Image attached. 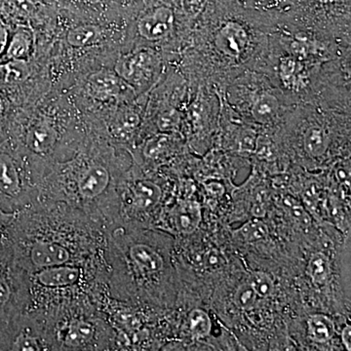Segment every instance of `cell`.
<instances>
[{"label":"cell","mask_w":351,"mask_h":351,"mask_svg":"<svg viewBox=\"0 0 351 351\" xmlns=\"http://www.w3.org/2000/svg\"><path fill=\"white\" fill-rule=\"evenodd\" d=\"M308 274L315 285H324L330 276V263L326 256L314 254L308 263Z\"/></svg>","instance_id":"cell-18"},{"label":"cell","mask_w":351,"mask_h":351,"mask_svg":"<svg viewBox=\"0 0 351 351\" xmlns=\"http://www.w3.org/2000/svg\"><path fill=\"white\" fill-rule=\"evenodd\" d=\"M309 336L316 343H326L334 335L335 327L332 320L325 315H313L308 322Z\"/></svg>","instance_id":"cell-17"},{"label":"cell","mask_w":351,"mask_h":351,"mask_svg":"<svg viewBox=\"0 0 351 351\" xmlns=\"http://www.w3.org/2000/svg\"><path fill=\"white\" fill-rule=\"evenodd\" d=\"M173 219L180 232L184 234L195 232L201 221L200 205L195 201L179 203L173 211Z\"/></svg>","instance_id":"cell-16"},{"label":"cell","mask_w":351,"mask_h":351,"mask_svg":"<svg viewBox=\"0 0 351 351\" xmlns=\"http://www.w3.org/2000/svg\"><path fill=\"white\" fill-rule=\"evenodd\" d=\"M189 329L193 336L203 338L210 334L212 323L209 315L202 309H193L189 315Z\"/></svg>","instance_id":"cell-19"},{"label":"cell","mask_w":351,"mask_h":351,"mask_svg":"<svg viewBox=\"0 0 351 351\" xmlns=\"http://www.w3.org/2000/svg\"><path fill=\"white\" fill-rule=\"evenodd\" d=\"M89 132L69 93L52 89L34 103L16 108L0 138L22 156L38 189L51 166L71 158Z\"/></svg>","instance_id":"cell-3"},{"label":"cell","mask_w":351,"mask_h":351,"mask_svg":"<svg viewBox=\"0 0 351 351\" xmlns=\"http://www.w3.org/2000/svg\"><path fill=\"white\" fill-rule=\"evenodd\" d=\"M172 63L174 61L162 51L132 46L119 52L112 68L140 96L160 82Z\"/></svg>","instance_id":"cell-9"},{"label":"cell","mask_w":351,"mask_h":351,"mask_svg":"<svg viewBox=\"0 0 351 351\" xmlns=\"http://www.w3.org/2000/svg\"><path fill=\"white\" fill-rule=\"evenodd\" d=\"M258 295L252 287L250 282L243 283L237 288L234 294V302L242 311L253 308L257 302Z\"/></svg>","instance_id":"cell-22"},{"label":"cell","mask_w":351,"mask_h":351,"mask_svg":"<svg viewBox=\"0 0 351 351\" xmlns=\"http://www.w3.org/2000/svg\"><path fill=\"white\" fill-rule=\"evenodd\" d=\"M7 242L27 274L69 263H108L107 228L60 201L38 199L18 211Z\"/></svg>","instance_id":"cell-1"},{"label":"cell","mask_w":351,"mask_h":351,"mask_svg":"<svg viewBox=\"0 0 351 351\" xmlns=\"http://www.w3.org/2000/svg\"><path fill=\"white\" fill-rule=\"evenodd\" d=\"M237 233L244 241L257 242L267 237L269 230L263 221L256 219V221H249L246 225L242 226Z\"/></svg>","instance_id":"cell-20"},{"label":"cell","mask_w":351,"mask_h":351,"mask_svg":"<svg viewBox=\"0 0 351 351\" xmlns=\"http://www.w3.org/2000/svg\"><path fill=\"white\" fill-rule=\"evenodd\" d=\"M36 31L29 25L11 27L10 38L3 60H32L36 54Z\"/></svg>","instance_id":"cell-15"},{"label":"cell","mask_w":351,"mask_h":351,"mask_svg":"<svg viewBox=\"0 0 351 351\" xmlns=\"http://www.w3.org/2000/svg\"><path fill=\"white\" fill-rule=\"evenodd\" d=\"M149 93L140 95L135 100L108 110L99 119L87 121L90 128L114 147L133 152L144 131Z\"/></svg>","instance_id":"cell-11"},{"label":"cell","mask_w":351,"mask_h":351,"mask_svg":"<svg viewBox=\"0 0 351 351\" xmlns=\"http://www.w3.org/2000/svg\"><path fill=\"white\" fill-rule=\"evenodd\" d=\"M51 350H110L119 335L96 304H73L44 318Z\"/></svg>","instance_id":"cell-6"},{"label":"cell","mask_w":351,"mask_h":351,"mask_svg":"<svg viewBox=\"0 0 351 351\" xmlns=\"http://www.w3.org/2000/svg\"><path fill=\"white\" fill-rule=\"evenodd\" d=\"M240 12L274 25L292 13L295 0H219Z\"/></svg>","instance_id":"cell-13"},{"label":"cell","mask_w":351,"mask_h":351,"mask_svg":"<svg viewBox=\"0 0 351 351\" xmlns=\"http://www.w3.org/2000/svg\"><path fill=\"white\" fill-rule=\"evenodd\" d=\"M253 214L255 215L257 218H262L265 214V207H263L262 204L255 205V207L253 208Z\"/></svg>","instance_id":"cell-29"},{"label":"cell","mask_w":351,"mask_h":351,"mask_svg":"<svg viewBox=\"0 0 351 351\" xmlns=\"http://www.w3.org/2000/svg\"><path fill=\"white\" fill-rule=\"evenodd\" d=\"M16 214L17 212H7L0 209V242L8 241Z\"/></svg>","instance_id":"cell-23"},{"label":"cell","mask_w":351,"mask_h":351,"mask_svg":"<svg viewBox=\"0 0 351 351\" xmlns=\"http://www.w3.org/2000/svg\"><path fill=\"white\" fill-rule=\"evenodd\" d=\"M206 189L210 195L214 196L221 195L223 193V188L219 184V182H211V184L206 186Z\"/></svg>","instance_id":"cell-28"},{"label":"cell","mask_w":351,"mask_h":351,"mask_svg":"<svg viewBox=\"0 0 351 351\" xmlns=\"http://www.w3.org/2000/svg\"><path fill=\"white\" fill-rule=\"evenodd\" d=\"M32 1L36 2L38 4H45L44 3V0H32Z\"/></svg>","instance_id":"cell-31"},{"label":"cell","mask_w":351,"mask_h":351,"mask_svg":"<svg viewBox=\"0 0 351 351\" xmlns=\"http://www.w3.org/2000/svg\"><path fill=\"white\" fill-rule=\"evenodd\" d=\"M128 15L127 47L145 46L178 61L188 43L193 20L174 0H145Z\"/></svg>","instance_id":"cell-5"},{"label":"cell","mask_w":351,"mask_h":351,"mask_svg":"<svg viewBox=\"0 0 351 351\" xmlns=\"http://www.w3.org/2000/svg\"><path fill=\"white\" fill-rule=\"evenodd\" d=\"M27 301V272L16 263L10 244L0 242V327L25 313Z\"/></svg>","instance_id":"cell-12"},{"label":"cell","mask_w":351,"mask_h":351,"mask_svg":"<svg viewBox=\"0 0 351 351\" xmlns=\"http://www.w3.org/2000/svg\"><path fill=\"white\" fill-rule=\"evenodd\" d=\"M250 284L260 298H269L274 291V283L269 274L263 271L252 274Z\"/></svg>","instance_id":"cell-21"},{"label":"cell","mask_w":351,"mask_h":351,"mask_svg":"<svg viewBox=\"0 0 351 351\" xmlns=\"http://www.w3.org/2000/svg\"><path fill=\"white\" fill-rule=\"evenodd\" d=\"M11 27L0 16V61L3 60L9 38H10Z\"/></svg>","instance_id":"cell-25"},{"label":"cell","mask_w":351,"mask_h":351,"mask_svg":"<svg viewBox=\"0 0 351 351\" xmlns=\"http://www.w3.org/2000/svg\"><path fill=\"white\" fill-rule=\"evenodd\" d=\"M207 262H209L210 265H216V263H218V256H217V254H209V255H208Z\"/></svg>","instance_id":"cell-30"},{"label":"cell","mask_w":351,"mask_h":351,"mask_svg":"<svg viewBox=\"0 0 351 351\" xmlns=\"http://www.w3.org/2000/svg\"><path fill=\"white\" fill-rule=\"evenodd\" d=\"M341 339H343V343L345 345L346 350H351V327L350 325L346 326L345 329L343 330Z\"/></svg>","instance_id":"cell-27"},{"label":"cell","mask_w":351,"mask_h":351,"mask_svg":"<svg viewBox=\"0 0 351 351\" xmlns=\"http://www.w3.org/2000/svg\"><path fill=\"white\" fill-rule=\"evenodd\" d=\"M221 93L223 101L235 114L262 126L285 120L295 106L267 76L253 69L232 78Z\"/></svg>","instance_id":"cell-7"},{"label":"cell","mask_w":351,"mask_h":351,"mask_svg":"<svg viewBox=\"0 0 351 351\" xmlns=\"http://www.w3.org/2000/svg\"><path fill=\"white\" fill-rule=\"evenodd\" d=\"M46 5L87 18L112 19L125 13L113 0H44Z\"/></svg>","instance_id":"cell-14"},{"label":"cell","mask_w":351,"mask_h":351,"mask_svg":"<svg viewBox=\"0 0 351 351\" xmlns=\"http://www.w3.org/2000/svg\"><path fill=\"white\" fill-rule=\"evenodd\" d=\"M117 5L123 9H130L144 2L145 0H113Z\"/></svg>","instance_id":"cell-26"},{"label":"cell","mask_w":351,"mask_h":351,"mask_svg":"<svg viewBox=\"0 0 351 351\" xmlns=\"http://www.w3.org/2000/svg\"><path fill=\"white\" fill-rule=\"evenodd\" d=\"M64 92L71 97L87 121L99 119L108 110L138 97L135 90L108 66L84 73Z\"/></svg>","instance_id":"cell-8"},{"label":"cell","mask_w":351,"mask_h":351,"mask_svg":"<svg viewBox=\"0 0 351 351\" xmlns=\"http://www.w3.org/2000/svg\"><path fill=\"white\" fill-rule=\"evenodd\" d=\"M174 1L181 7L186 15L195 20L196 16L203 10L209 0H174Z\"/></svg>","instance_id":"cell-24"},{"label":"cell","mask_w":351,"mask_h":351,"mask_svg":"<svg viewBox=\"0 0 351 351\" xmlns=\"http://www.w3.org/2000/svg\"><path fill=\"white\" fill-rule=\"evenodd\" d=\"M108 263H69L27 274V301L25 313L44 319L73 304L98 306L108 290Z\"/></svg>","instance_id":"cell-4"},{"label":"cell","mask_w":351,"mask_h":351,"mask_svg":"<svg viewBox=\"0 0 351 351\" xmlns=\"http://www.w3.org/2000/svg\"><path fill=\"white\" fill-rule=\"evenodd\" d=\"M133 163L130 152L90 129L80 149L41 178L38 200L66 203L108 228L120 219V186Z\"/></svg>","instance_id":"cell-2"},{"label":"cell","mask_w":351,"mask_h":351,"mask_svg":"<svg viewBox=\"0 0 351 351\" xmlns=\"http://www.w3.org/2000/svg\"><path fill=\"white\" fill-rule=\"evenodd\" d=\"M38 197L36 182L24 159L0 138V209L18 212Z\"/></svg>","instance_id":"cell-10"}]
</instances>
